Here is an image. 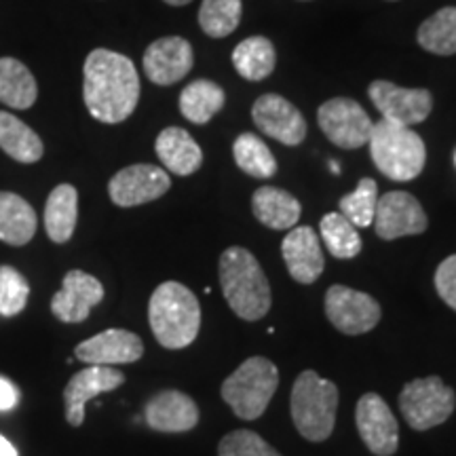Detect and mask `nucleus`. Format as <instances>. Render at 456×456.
Returning <instances> with one entry per match:
<instances>
[{
  "label": "nucleus",
  "instance_id": "1",
  "mask_svg": "<svg viewBox=\"0 0 456 456\" xmlns=\"http://www.w3.org/2000/svg\"><path fill=\"white\" fill-rule=\"evenodd\" d=\"M83 98L91 117L100 123L127 121L140 100V77L127 55L94 49L83 66Z\"/></svg>",
  "mask_w": 456,
  "mask_h": 456
},
{
  "label": "nucleus",
  "instance_id": "2",
  "mask_svg": "<svg viewBox=\"0 0 456 456\" xmlns=\"http://www.w3.org/2000/svg\"><path fill=\"white\" fill-rule=\"evenodd\" d=\"M222 294L237 317L258 322L271 311V283L265 271L245 248L232 245L220 256Z\"/></svg>",
  "mask_w": 456,
  "mask_h": 456
},
{
  "label": "nucleus",
  "instance_id": "3",
  "mask_svg": "<svg viewBox=\"0 0 456 456\" xmlns=\"http://www.w3.org/2000/svg\"><path fill=\"white\" fill-rule=\"evenodd\" d=\"M148 322L159 345L171 351L186 349L201 330V305L186 285L165 281L148 302Z\"/></svg>",
  "mask_w": 456,
  "mask_h": 456
},
{
  "label": "nucleus",
  "instance_id": "4",
  "mask_svg": "<svg viewBox=\"0 0 456 456\" xmlns=\"http://www.w3.org/2000/svg\"><path fill=\"white\" fill-rule=\"evenodd\" d=\"M336 410L338 387L315 370L300 372L289 395V412L300 436L309 442H326L334 431Z\"/></svg>",
  "mask_w": 456,
  "mask_h": 456
},
{
  "label": "nucleus",
  "instance_id": "5",
  "mask_svg": "<svg viewBox=\"0 0 456 456\" xmlns=\"http://www.w3.org/2000/svg\"><path fill=\"white\" fill-rule=\"evenodd\" d=\"M370 155L383 175L395 182L419 178L427 163V148L412 127L391 121H379L370 135Z\"/></svg>",
  "mask_w": 456,
  "mask_h": 456
},
{
  "label": "nucleus",
  "instance_id": "6",
  "mask_svg": "<svg viewBox=\"0 0 456 456\" xmlns=\"http://www.w3.org/2000/svg\"><path fill=\"white\" fill-rule=\"evenodd\" d=\"M279 387V370L271 359L249 357L222 383L220 395L243 420H256L269 408Z\"/></svg>",
  "mask_w": 456,
  "mask_h": 456
},
{
  "label": "nucleus",
  "instance_id": "7",
  "mask_svg": "<svg viewBox=\"0 0 456 456\" xmlns=\"http://www.w3.org/2000/svg\"><path fill=\"white\" fill-rule=\"evenodd\" d=\"M456 406V395L440 376L416 379L399 393V410L414 431H427L446 423Z\"/></svg>",
  "mask_w": 456,
  "mask_h": 456
},
{
  "label": "nucleus",
  "instance_id": "8",
  "mask_svg": "<svg viewBox=\"0 0 456 456\" xmlns=\"http://www.w3.org/2000/svg\"><path fill=\"white\" fill-rule=\"evenodd\" d=\"M317 123L326 138L345 151L366 146L374 123L362 104L349 98H334L319 106Z\"/></svg>",
  "mask_w": 456,
  "mask_h": 456
},
{
  "label": "nucleus",
  "instance_id": "9",
  "mask_svg": "<svg viewBox=\"0 0 456 456\" xmlns=\"http://www.w3.org/2000/svg\"><path fill=\"white\" fill-rule=\"evenodd\" d=\"M323 309L330 323L346 336H359L374 330L380 322V305L372 296L346 285H332L326 292Z\"/></svg>",
  "mask_w": 456,
  "mask_h": 456
},
{
  "label": "nucleus",
  "instance_id": "10",
  "mask_svg": "<svg viewBox=\"0 0 456 456\" xmlns=\"http://www.w3.org/2000/svg\"><path fill=\"white\" fill-rule=\"evenodd\" d=\"M374 231L385 241L399 237L420 235L429 226L427 214L419 199L406 191H391L376 201Z\"/></svg>",
  "mask_w": 456,
  "mask_h": 456
},
{
  "label": "nucleus",
  "instance_id": "11",
  "mask_svg": "<svg viewBox=\"0 0 456 456\" xmlns=\"http://www.w3.org/2000/svg\"><path fill=\"white\" fill-rule=\"evenodd\" d=\"M368 95L385 121L412 127L423 123L433 110V95L427 89H406L391 81L370 83Z\"/></svg>",
  "mask_w": 456,
  "mask_h": 456
},
{
  "label": "nucleus",
  "instance_id": "12",
  "mask_svg": "<svg viewBox=\"0 0 456 456\" xmlns=\"http://www.w3.org/2000/svg\"><path fill=\"white\" fill-rule=\"evenodd\" d=\"M355 425L370 452L393 456L399 446V425L379 393H366L355 406Z\"/></svg>",
  "mask_w": 456,
  "mask_h": 456
},
{
  "label": "nucleus",
  "instance_id": "13",
  "mask_svg": "<svg viewBox=\"0 0 456 456\" xmlns=\"http://www.w3.org/2000/svg\"><path fill=\"white\" fill-rule=\"evenodd\" d=\"M171 188L169 174L157 165H129L112 175L108 195L118 208H135L157 201Z\"/></svg>",
  "mask_w": 456,
  "mask_h": 456
},
{
  "label": "nucleus",
  "instance_id": "14",
  "mask_svg": "<svg viewBox=\"0 0 456 456\" xmlns=\"http://www.w3.org/2000/svg\"><path fill=\"white\" fill-rule=\"evenodd\" d=\"M252 118L262 134L285 146H298L306 138V121L292 102L277 94H265L254 102Z\"/></svg>",
  "mask_w": 456,
  "mask_h": 456
},
{
  "label": "nucleus",
  "instance_id": "15",
  "mask_svg": "<svg viewBox=\"0 0 456 456\" xmlns=\"http://www.w3.org/2000/svg\"><path fill=\"white\" fill-rule=\"evenodd\" d=\"M78 362L85 366H121L135 363L144 355V342L129 330L110 328L106 332L91 336L74 349Z\"/></svg>",
  "mask_w": 456,
  "mask_h": 456
},
{
  "label": "nucleus",
  "instance_id": "16",
  "mask_svg": "<svg viewBox=\"0 0 456 456\" xmlns=\"http://www.w3.org/2000/svg\"><path fill=\"white\" fill-rule=\"evenodd\" d=\"M104 300V285L85 271H68L61 289L51 300V313L64 323H81Z\"/></svg>",
  "mask_w": 456,
  "mask_h": 456
},
{
  "label": "nucleus",
  "instance_id": "17",
  "mask_svg": "<svg viewBox=\"0 0 456 456\" xmlns=\"http://www.w3.org/2000/svg\"><path fill=\"white\" fill-rule=\"evenodd\" d=\"M125 383V374L110 366H87L70 379L64 389L66 420L72 427L85 423V406L100 393H110Z\"/></svg>",
  "mask_w": 456,
  "mask_h": 456
},
{
  "label": "nucleus",
  "instance_id": "18",
  "mask_svg": "<svg viewBox=\"0 0 456 456\" xmlns=\"http://www.w3.org/2000/svg\"><path fill=\"white\" fill-rule=\"evenodd\" d=\"M195 64L191 43L182 37H163L146 49L144 72L155 85H174L182 81Z\"/></svg>",
  "mask_w": 456,
  "mask_h": 456
},
{
  "label": "nucleus",
  "instance_id": "19",
  "mask_svg": "<svg viewBox=\"0 0 456 456\" xmlns=\"http://www.w3.org/2000/svg\"><path fill=\"white\" fill-rule=\"evenodd\" d=\"M281 256L289 275L302 285L315 283L326 269L322 241L311 226H294L283 239Z\"/></svg>",
  "mask_w": 456,
  "mask_h": 456
},
{
  "label": "nucleus",
  "instance_id": "20",
  "mask_svg": "<svg viewBox=\"0 0 456 456\" xmlns=\"http://www.w3.org/2000/svg\"><path fill=\"white\" fill-rule=\"evenodd\" d=\"M146 423L159 433H186L199 425V408L186 393L167 389L148 399Z\"/></svg>",
  "mask_w": 456,
  "mask_h": 456
},
{
  "label": "nucleus",
  "instance_id": "21",
  "mask_svg": "<svg viewBox=\"0 0 456 456\" xmlns=\"http://www.w3.org/2000/svg\"><path fill=\"white\" fill-rule=\"evenodd\" d=\"M157 157L175 175H191L203 165V151L182 127H167L155 142Z\"/></svg>",
  "mask_w": 456,
  "mask_h": 456
},
{
  "label": "nucleus",
  "instance_id": "22",
  "mask_svg": "<svg viewBox=\"0 0 456 456\" xmlns=\"http://www.w3.org/2000/svg\"><path fill=\"white\" fill-rule=\"evenodd\" d=\"M252 212L258 222L273 231H292L298 224L302 208L298 199L275 186H262L252 197Z\"/></svg>",
  "mask_w": 456,
  "mask_h": 456
},
{
  "label": "nucleus",
  "instance_id": "23",
  "mask_svg": "<svg viewBox=\"0 0 456 456\" xmlns=\"http://www.w3.org/2000/svg\"><path fill=\"white\" fill-rule=\"evenodd\" d=\"M37 232V212L24 197L0 192V241L15 245L30 243Z\"/></svg>",
  "mask_w": 456,
  "mask_h": 456
},
{
  "label": "nucleus",
  "instance_id": "24",
  "mask_svg": "<svg viewBox=\"0 0 456 456\" xmlns=\"http://www.w3.org/2000/svg\"><path fill=\"white\" fill-rule=\"evenodd\" d=\"M78 220V192L72 184H60L51 191L45 205V231L53 243L70 241Z\"/></svg>",
  "mask_w": 456,
  "mask_h": 456
},
{
  "label": "nucleus",
  "instance_id": "25",
  "mask_svg": "<svg viewBox=\"0 0 456 456\" xmlns=\"http://www.w3.org/2000/svg\"><path fill=\"white\" fill-rule=\"evenodd\" d=\"M277 64L275 45L266 37H249L232 51V66L245 81H265L269 78Z\"/></svg>",
  "mask_w": 456,
  "mask_h": 456
},
{
  "label": "nucleus",
  "instance_id": "26",
  "mask_svg": "<svg viewBox=\"0 0 456 456\" xmlns=\"http://www.w3.org/2000/svg\"><path fill=\"white\" fill-rule=\"evenodd\" d=\"M38 87L32 72L13 57H0V102L15 110H28L37 102Z\"/></svg>",
  "mask_w": 456,
  "mask_h": 456
},
{
  "label": "nucleus",
  "instance_id": "27",
  "mask_svg": "<svg viewBox=\"0 0 456 456\" xmlns=\"http://www.w3.org/2000/svg\"><path fill=\"white\" fill-rule=\"evenodd\" d=\"M224 89L218 83L199 78V81H192L180 94V112L184 114L186 121L205 125L224 108Z\"/></svg>",
  "mask_w": 456,
  "mask_h": 456
},
{
  "label": "nucleus",
  "instance_id": "28",
  "mask_svg": "<svg viewBox=\"0 0 456 456\" xmlns=\"http://www.w3.org/2000/svg\"><path fill=\"white\" fill-rule=\"evenodd\" d=\"M0 148L20 163L41 161L45 152L38 134L9 112H0Z\"/></svg>",
  "mask_w": 456,
  "mask_h": 456
},
{
  "label": "nucleus",
  "instance_id": "29",
  "mask_svg": "<svg viewBox=\"0 0 456 456\" xmlns=\"http://www.w3.org/2000/svg\"><path fill=\"white\" fill-rule=\"evenodd\" d=\"M420 47L436 55L456 53V7H444L420 24L416 32Z\"/></svg>",
  "mask_w": 456,
  "mask_h": 456
},
{
  "label": "nucleus",
  "instance_id": "30",
  "mask_svg": "<svg viewBox=\"0 0 456 456\" xmlns=\"http://www.w3.org/2000/svg\"><path fill=\"white\" fill-rule=\"evenodd\" d=\"M235 163L256 180H269L277 174V161L271 148L254 134H241L232 144Z\"/></svg>",
  "mask_w": 456,
  "mask_h": 456
},
{
  "label": "nucleus",
  "instance_id": "31",
  "mask_svg": "<svg viewBox=\"0 0 456 456\" xmlns=\"http://www.w3.org/2000/svg\"><path fill=\"white\" fill-rule=\"evenodd\" d=\"M322 239L326 241L328 252L338 260H351L362 252V237L357 226H353L342 214H326L319 224Z\"/></svg>",
  "mask_w": 456,
  "mask_h": 456
},
{
  "label": "nucleus",
  "instance_id": "32",
  "mask_svg": "<svg viewBox=\"0 0 456 456\" xmlns=\"http://www.w3.org/2000/svg\"><path fill=\"white\" fill-rule=\"evenodd\" d=\"M241 0H203L199 9V26L212 38L231 37L241 24Z\"/></svg>",
  "mask_w": 456,
  "mask_h": 456
},
{
  "label": "nucleus",
  "instance_id": "33",
  "mask_svg": "<svg viewBox=\"0 0 456 456\" xmlns=\"http://www.w3.org/2000/svg\"><path fill=\"white\" fill-rule=\"evenodd\" d=\"M376 201H379V184L372 178H362L355 191L340 199V214L353 226L366 228L374 220Z\"/></svg>",
  "mask_w": 456,
  "mask_h": 456
},
{
  "label": "nucleus",
  "instance_id": "34",
  "mask_svg": "<svg viewBox=\"0 0 456 456\" xmlns=\"http://www.w3.org/2000/svg\"><path fill=\"white\" fill-rule=\"evenodd\" d=\"M30 283L13 266H0V315L15 317L26 309Z\"/></svg>",
  "mask_w": 456,
  "mask_h": 456
},
{
  "label": "nucleus",
  "instance_id": "35",
  "mask_svg": "<svg viewBox=\"0 0 456 456\" xmlns=\"http://www.w3.org/2000/svg\"><path fill=\"white\" fill-rule=\"evenodd\" d=\"M218 456H281L258 433L237 429L224 436L218 444Z\"/></svg>",
  "mask_w": 456,
  "mask_h": 456
},
{
  "label": "nucleus",
  "instance_id": "36",
  "mask_svg": "<svg viewBox=\"0 0 456 456\" xmlns=\"http://www.w3.org/2000/svg\"><path fill=\"white\" fill-rule=\"evenodd\" d=\"M436 289L450 309L456 311V254L448 256L436 271Z\"/></svg>",
  "mask_w": 456,
  "mask_h": 456
},
{
  "label": "nucleus",
  "instance_id": "37",
  "mask_svg": "<svg viewBox=\"0 0 456 456\" xmlns=\"http://www.w3.org/2000/svg\"><path fill=\"white\" fill-rule=\"evenodd\" d=\"M20 399V391L9 379L0 376V410H11Z\"/></svg>",
  "mask_w": 456,
  "mask_h": 456
},
{
  "label": "nucleus",
  "instance_id": "38",
  "mask_svg": "<svg viewBox=\"0 0 456 456\" xmlns=\"http://www.w3.org/2000/svg\"><path fill=\"white\" fill-rule=\"evenodd\" d=\"M0 456H17L15 446L4 436H0Z\"/></svg>",
  "mask_w": 456,
  "mask_h": 456
},
{
  "label": "nucleus",
  "instance_id": "39",
  "mask_svg": "<svg viewBox=\"0 0 456 456\" xmlns=\"http://www.w3.org/2000/svg\"><path fill=\"white\" fill-rule=\"evenodd\" d=\"M165 3L171 4V7H184V4L192 3V0H165Z\"/></svg>",
  "mask_w": 456,
  "mask_h": 456
},
{
  "label": "nucleus",
  "instance_id": "40",
  "mask_svg": "<svg viewBox=\"0 0 456 456\" xmlns=\"http://www.w3.org/2000/svg\"><path fill=\"white\" fill-rule=\"evenodd\" d=\"M330 167H332V174H338V163H336V161H330Z\"/></svg>",
  "mask_w": 456,
  "mask_h": 456
}]
</instances>
